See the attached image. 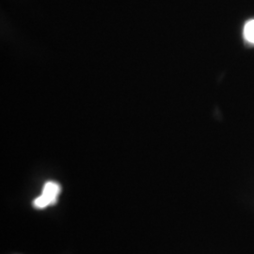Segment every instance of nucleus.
Returning a JSON list of instances; mask_svg holds the SVG:
<instances>
[{
	"mask_svg": "<svg viewBox=\"0 0 254 254\" xmlns=\"http://www.w3.org/2000/svg\"><path fill=\"white\" fill-rule=\"evenodd\" d=\"M61 193V186L56 182L49 181L44 186L43 192L33 201V205L38 209H44L56 203Z\"/></svg>",
	"mask_w": 254,
	"mask_h": 254,
	"instance_id": "obj_1",
	"label": "nucleus"
},
{
	"mask_svg": "<svg viewBox=\"0 0 254 254\" xmlns=\"http://www.w3.org/2000/svg\"><path fill=\"white\" fill-rule=\"evenodd\" d=\"M244 35L245 38L250 42L254 44V20L249 21L246 24L245 29H244Z\"/></svg>",
	"mask_w": 254,
	"mask_h": 254,
	"instance_id": "obj_2",
	"label": "nucleus"
}]
</instances>
